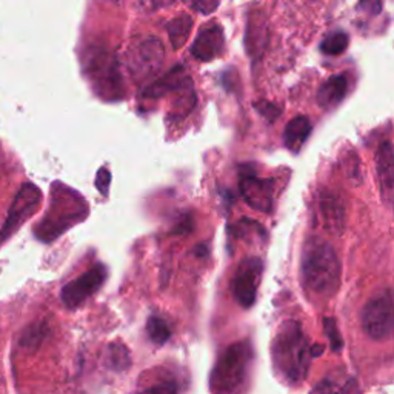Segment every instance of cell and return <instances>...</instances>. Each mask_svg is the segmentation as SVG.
I'll use <instances>...</instances> for the list:
<instances>
[{
  "label": "cell",
  "mask_w": 394,
  "mask_h": 394,
  "mask_svg": "<svg viewBox=\"0 0 394 394\" xmlns=\"http://www.w3.org/2000/svg\"><path fill=\"white\" fill-rule=\"evenodd\" d=\"M225 48L223 29L219 25H210L199 31L197 37L191 45V54L197 60L211 62L219 57Z\"/></svg>",
  "instance_id": "12"
},
{
  "label": "cell",
  "mask_w": 394,
  "mask_h": 394,
  "mask_svg": "<svg viewBox=\"0 0 394 394\" xmlns=\"http://www.w3.org/2000/svg\"><path fill=\"white\" fill-rule=\"evenodd\" d=\"M253 359V346L248 341L230 345L210 373L208 387L211 394H242L248 387Z\"/></svg>",
  "instance_id": "3"
},
{
  "label": "cell",
  "mask_w": 394,
  "mask_h": 394,
  "mask_svg": "<svg viewBox=\"0 0 394 394\" xmlns=\"http://www.w3.org/2000/svg\"><path fill=\"white\" fill-rule=\"evenodd\" d=\"M302 283L307 293L322 299L333 297L341 285V260L333 245L321 237L308 239L302 251Z\"/></svg>",
  "instance_id": "1"
},
{
  "label": "cell",
  "mask_w": 394,
  "mask_h": 394,
  "mask_svg": "<svg viewBox=\"0 0 394 394\" xmlns=\"http://www.w3.org/2000/svg\"><path fill=\"white\" fill-rule=\"evenodd\" d=\"M48 323L46 322H37L29 325L20 336V346L27 350H37L42 345L45 337L48 336Z\"/></svg>",
  "instance_id": "20"
},
{
  "label": "cell",
  "mask_w": 394,
  "mask_h": 394,
  "mask_svg": "<svg viewBox=\"0 0 394 394\" xmlns=\"http://www.w3.org/2000/svg\"><path fill=\"white\" fill-rule=\"evenodd\" d=\"M108 277V269L104 264H96L92 268H90L87 273L77 277V279L68 282L60 291L62 302L65 307L71 308H79L85 300H88L92 295L102 288Z\"/></svg>",
  "instance_id": "10"
},
{
  "label": "cell",
  "mask_w": 394,
  "mask_h": 394,
  "mask_svg": "<svg viewBox=\"0 0 394 394\" xmlns=\"http://www.w3.org/2000/svg\"><path fill=\"white\" fill-rule=\"evenodd\" d=\"M85 73L97 94L111 99H118L123 94L119 64L111 51L104 48L88 50L85 59Z\"/></svg>",
  "instance_id": "5"
},
{
  "label": "cell",
  "mask_w": 394,
  "mask_h": 394,
  "mask_svg": "<svg viewBox=\"0 0 394 394\" xmlns=\"http://www.w3.org/2000/svg\"><path fill=\"white\" fill-rule=\"evenodd\" d=\"M311 346L304 330L296 321L283 322L272 342V360L276 373L285 382H302L311 362Z\"/></svg>",
  "instance_id": "2"
},
{
  "label": "cell",
  "mask_w": 394,
  "mask_h": 394,
  "mask_svg": "<svg viewBox=\"0 0 394 394\" xmlns=\"http://www.w3.org/2000/svg\"><path fill=\"white\" fill-rule=\"evenodd\" d=\"M349 92V79L345 74L331 76L318 91V102L323 108L336 106L345 99Z\"/></svg>",
  "instance_id": "16"
},
{
  "label": "cell",
  "mask_w": 394,
  "mask_h": 394,
  "mask_svg": "<svg viewBox=\"0 0 394 394\" xmlns=\"http://www.w3.org/2000/svg\"><path fill=\"white\" fill-rule=\"evenodd\" d=\"M256 108L259 110V113L262 114V115H265V118L268 119V120H274L277 115L281 114V110L279 108H276L273 104H259V105H256Z\"/></svg>",
  "instance_id": "28"
},
{
  "label": "cell",
  "mask_w": 394,
  "mask_h": 394,
  "mask_svg": "<svg viewBox=\"0 0 394 394\" xmlns=\"http://www.w3.org/2000/svg\"><path fill=\"white\" fill-rule=\"evenodd\" d=\"M311 394H360V388L350 374H328L316 385Z\"/></svg>",
  "instance_id": "18"
},
{
  "label": "cell",
  "mask_w": 394,
  "mask_h": 394,
  "mask_svg": "<svg viewBox=\"0 0 394 394\" xmlns=\"http://www.w3.org/2000/svg\"><path fill=\"white\" fill-rule=\"evenodd\" d=\"M319 214L322 225L328 233L339 236L345 227V208L341 197L331 191H323L319 196Z\"/></svg>",
  "instance_id": "13"
},
{
  "label": "cell",
  "mask_w": 394,
  "mask_h": 394,
  "mask_svg": "<svg viewBox=\"0 0 394 394\" xmlns=\"http://www.w3.org/2000/svg\"><path fill=\"white\" fill-rule=\"evenodd\" d=\"M42 202V192L34 183H25L15 195L13 205L8 211L6 220L3 223L2 230H0V242L10 239L15 231H17L23 223L29 219L31 216L36 213Z\"/></svg>",
  "instance_id": "9"
},
{
  "label": "cell",
  "mask_w": 394,
  "mask_h": 394,
  "mask_svg": "<svg viewBox=\"0 0 394 394\" xmlns=\"http://www.w3.org/2000/svg\"><path fill=\"white\" fill-rule=\"evenodd\" d=\"M323 328H325V335L330 339L331 349H333L335 351H341L342 346H344V342H342L341 335H339L336 321L331 319V318H325V321H323Z\"/></svg>",
  "instance_id": "25"
},
{
  "label": "cell",
  "mask_w": 394,
  "mask_h": 394,
  "mask_svg": "<svg viewBox=\"0 0 394 394\" xmlns=\"http://www.w3.org/2000/svg\"><path fill=\"white\" fill-rule=\"evenodd\" d=\"M393 297L391 291L385 290L381 295L370 299L362 311V327L373 341H385L393 333Z\"/></svg>",
  "instance_id": "6"
},
{
  "label": "cell",
  "mask_w": 394,
  "mask_h": 394,
  "mask_svg": "<svg viewBox=\"0 0 394 394\" xmlns=\"http://www.w3.org/2000/svg\"><path fill=\"white\" fill-rule=\"evenodd\" d=\"M313 125L311 122L305 115H297V118L291 119L283 131V143L291 153H299L302 145L311 134Z\"/></svg>",
  "instance_id": "17"
},
{
  "label": "cell",
  "mask_w": 394,
  "mask_h": 394,
  "mask_svg": "<svg viewBox=\"0 0 394 394\" xmlns=\"http://www.w3.org/2000/svg\"><path fill=\"white\" fill-rule=\"evenodd\" d=\"M88 214L83 199L64 185L54 183L50 210L36 227V237L51 242Z\"/></svg>",
  "instance_id": "4"
},
{
  "label": "cell",
  "mask_w": 394,
  "mask_h": 394,
  "mask_svg": "<svg viewBox=\"0 0 394 394\" xmlns=\"http://www.w3.org/2000/svg\"><path fill=\"white\" fill-rule=\"evenodd\" d=\"M192 82L190 77L185 74L182 66H176L168 74L160 77L159 80L151 83L148 88H145L143 97L146 99H159L162 96L168 94V92H177L191 87Z\"/></svg>",
  "instance_id": "15"
},
{
  "label": "cell",
  "mask_w": 394,
  "mask_h": 394,
  "mask_svg": "<svg viewBox=\"0 0 394 394\" xmlns=\"http://www.w3.org/2000/svg\"><path fill=\"white\" fill-rule=\"evenodd\" d=\"M264 273V262L260 258L251 256L241 260L231 279V293L236 302L244 308H251L256 302L258 288Z\"/></svg>",
  "instance_id": "8"
},
{
  "label": "cell",
  "mask_w": 394,
  "mask_h": 394,
  "mask_svg": "<svg viewBox=\"0 0 394 394\" xmlns=\"http://www.w3.org/2000/svg\"><path fill=\"white\" fill-rule=\"evenodd\" d=\"M146 335H148L150 341L156 345H164L171 337V328H169L168 322L160 318V316H151L146 321Z\"/></svg>",
  "instance_id": "22"
},
{
  "label": "cell",
  "mask_w": 394,
  "mask_h": 394,
  "mask_svg": "<svg viewBox=\"0 0 394 394\" xmlns=\"http://www.w3.org/2000/svg\"><path fill=\"white\" fill-rule=\"evenodd\" d=\"M165 50L157 37H148L139 42L128 52L127 66L133 79L137 82L146 80L156 74L164 65Z\"/></svg>",
  "instance_id": "7"
},
{
  "label": "cell",
  "mask_w": 394,
  "mask_h": 394,
  "mask_svg": "<svg viewBox=\"0 0 394 394\" xmlns=\"http://www.w3.org/2000/svg\"><path fill=\"white\" fill-rule=\"evenodd\" d=\"M245 202L256 211L272 213L274 200V182L254 174H244L239 185Z\"/></svg>",
  "instance_id": "11"
},
{
  "label": "cell",
  "mask_w": 394,
  "mask_h": 394,
  "mask_svg": "<svg viewBox=\"0 0 394 394\" xmlns=\"http://www.w3.org/2000/svg\"><path fill=\"white\" fill-rule=\"evenodd\" d=\"M106 365L114 372H123L131 365L129 351L125 345L111 344L106 351Z\"/></svg>",
  "instance_id": "23"
},
{
  "label": "cell",
  "mask_w": 394,
  "mask_h": 394,
  "mask_svg": "<svg viewBox=\"0 0 394 394\" xmlns=\"http://www.w3.org/2000/svg\"><path fill=\"white\" fill-rule=\"evenodd\" d=\"M218 6H219V2H204V0H200V2L191 3L192 10L197 11V13H202V14H210V13H213Z\"/></svg>",
  "instance_id": "29"
},
{
  "label": "cell",
  "mask_w": 394,
  "mask_h": 394,
  "mask_svg": "<svg viewBox=\"0 0 394 394\" xmlns=\"http://www.w3.org/2000/svg\"><path fill=\"white\" fill-rule=\"evenodd\" d=\"M267 27L265 23H260L259 22V15H258V20L254 22L253 19H250L248 22V31H246V46H248V51L253 52H259V48L264 46V43L260 42V36H262V31H265Z\"/></svg>",
  "instance_id": "24"
},
{
  "label": "cell",
  "mask_w": 394,
  "mask_h": 394,
  "mask_svg": "<svg viewBox=\"0 0 394 394\" xmlns=\"http://www.w3.org/2000/svg\"><path fill=\"white\" fill-rule=\"evenodd\" d=\"M350 45V37L345 31L336 29L333 33H330L321 43V51L327 56H339L346 51Z\"/></svg>",
  "instance_id": "21"
},
{
  "label": "cell",
  "mask_w": 394,
  "mask_h": 394,
  "mask_svg": "<svg viewBox=\"0 0 394 394\" xmlns=\"http://www.w3.org/2000/svg\"><path fill=\"white\" fill-rule=\"evenodd\" d=\"M192 25H195V22H192L191 15H188V14L179 15V17L168 22L167 31L169 36V42H171L174 50H181L185 45V42L188 41Z\"/></svg>",
  "instance_id": "19"
},
{
  "label": "cell",
  "mask_w": 394,
  "mask_h": 394,
  "mask_svg": "<svg viewBox=\"0 0 394 394\" xmlns=\"http://www.w3.org/2000/svg\"><path fill=\"white\" fill-rule=\"evenodd\" d=\"M110 182H111V173L104 167L100 168L96 176V188L102 192V196H108V190H110Z\"/></svg>",
  "instance_id": "27"
},
{
  "label": "cell",
  "mask_w": 394,
  "mask_h": 394,
  "mask_svg": "<svg viewBox=\"0 0 394 394\" xmlns=\"http://www.w3.org/2000/svg\"><path fill=\"white\" fill-rule=\"evenodd\" d=\"M376 171L377 179H379L382 197L391 204L393 199V187H394V156H393V145L390 141L381 143L379 150L376 154Z\"/></svg>",
  "instance_id": "14"
},
{
  "label": "cell",
  "mask_w": 394,
  "mask_h": 394,
  "mask_svg": "<svg viewBox=\"0 0 394 394\" xmlns=\"http://www.w3.org/2000/svg\"><path fill=\"white\" fill-rule=\"evenodd\" d=\"M141 394H177V385L174 381H162L145 388Z\"/></svg>",
  "instance_id": "26"
}]
</instances>
